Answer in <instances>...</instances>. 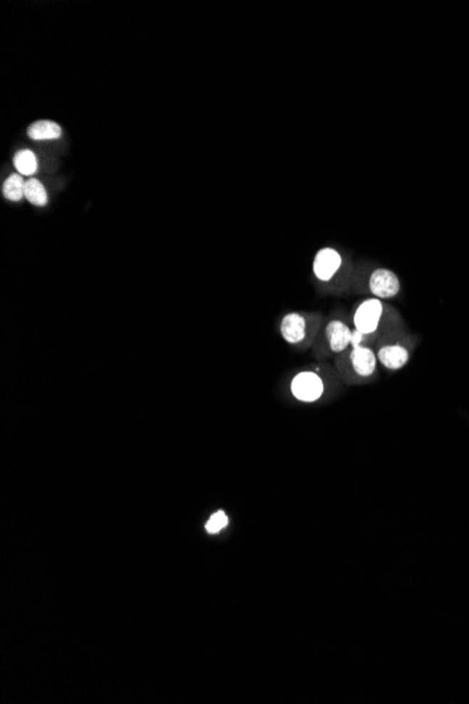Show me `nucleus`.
Returning <instances> with one entry per match:
<instances>
[{"instance_id": "1", "label": "nucleus", "mask_w": 469, "mask_h": 704, "mask_svg": "<svg viewBox=\"0 0 469 704\" xmlns=\"http://www.w3.org/2000/svg\"><path fill=\"white\" fill-rule=\"evenodd\" d=\"M291 389L299 401L312 402L324 394V382L314 373H301L294 378Z\"/></svg>"}, {"instance_id": "2", "label": "nucleus", "mask_w": 469, "mask_h": 704, "mask_svg": "<svg viewBox=\"0 0 469 704\" xmlns=\"http://www.w3.org/2000/svg\"><path fill=\"white\" fill-rule=\"evenodd\" d=\"M381 314H382V304L379 302V300H368L363 302L354 315L356 329H359L364 335L376 332Z\"/></svg>"}, {"instance_id": "3", "label": "nucleus", "mask_w": 469, "mask_h": 704, "mask_svg": "<svg viewBox=\"0 0 469 704\" xmlns=\"http://www.w3.org/2000/svg\"><path fill=\"white\" fill-rule=\"evenodd\" d=\"M399 280L396 275L391 270L379 269L376 270L370 279V290L379 298H391L395 297L399 291Z\"/></svg>"}, {"instance_id": "4", "label": "nucleus", "mask_w": 469, "mask_h": 704, "mask_svg": "<svg viewBox=\"0 0 469 704\" xmlns=\"http://www.w3.org/2000/svg\"><path fill=\"white\" fill-rule=\"evenodd\" d=\"M340 265H341L340 255L334 249L326 248L318 252L314 262V273L319 280L328 282L339 270Z\"/></svg>"}, {"instance_id": "5", "label": "nucleus", "mask_w": 469, "mask_h": 704, "mask_svg": "<svg viewBox=\"0 0 469 704\" xmlns=\"http://www.w3.org/2000/svg\"><path fill=\"white\" fill-rule=\"evenodd\" d=\"M350 359L353 363V369L356 370V373L359 376L368 377L374 373L376 356L370 349L361 347V346L354 347L351 354H350Z\"/></svg>"}, {"instance_id": "6", "label": "nucleus", "mask_w": 469, "mask_h": 704, "mask_svg": "<svg viewBox=\"0 0 469 704\" xmlns=\"http://www.w3.org/2000/svg\"><path fill=\"white\" fill-rule=\"evenodd\" d=\"M330 349L333 352L344 350L351 342V330L340 321H331L326 328Z\"/></svg>"}, {"instance_id": "7", "label": "nucleus", "mask_w": 469, "mask_h": 704, "mask_svg": "<svg viewBox=\"0 0 469 704\" xmlns=\"http://www.w3.org/2000/svg\"><path fill=\"white\" fill-rule=\"evenodd\" d=\"M27 136L34 141L58 140L62 136V128L53 121L40 120L29 127Z\"/></svg>"}, {"instance_id": "8", "label": "nucleus", "mask_w": 469, "mask_h": 704, "mask_svg": "<svg viewBox=\"0 0 469 704\" xmlns=\"http://www.w3.org/2000/svg\"><path fill=\"white\" fill-rule=\"evenodd\" d=\"M282 337L289 343H298L305 337V320L298 314H288L282 324Z\"/></svg>"}, {"instance_id": "9", "label": "nucleus", "mask_w": 469, "mask_h": 704, "mask_svg": "<svg viewBox=\"0 0 469 704\" xmlns=\"http://www.w3.org/2000/svg\"><path fill=\"white\" fill-rule=\"evenodd\" d=\"M381 363L391 369V370H398L403 367L409 359V353L405 347L396 345V346H385L379 350L378 353Z\"/></svg>"}, {"instance_id": "10", "label": "nucleus", "mask_w": 469, "mask_h": 704, "mask_svg": "<svg viewBox=\"0 0 469 704\" xmlns=\"http://www.w3.org/2000/svg\"><path fill=\"white\" fill-rule=\"evenodd\" d=\"M13 163H14V168L17 169V172L20 175H24V176H31L37 172L38 169V162H37V158L34 155V152H31L30 149H23V151H19L16 155H14V159H13Z\"/></svg>"}, {"instance_id": "11", "label": "nucleus", "mask_w": 469, "mask_h": 704, "mask_svg": "<svg viewBox=\"0 0 469 704\" xmlns=\"http://www.w3.org/2000/svg\"><path fill=\"white\" fill-rule=\"evenodd\" d=\"M24 197L27 198L29 203L43 207L48 203L47 191L43 186V183L37 179H29L24 186Z\"/></svg>"}, {"instance_id": "12", "label": "nucleus", "mask_w": 469, "mask_h": 704, "mask_svg": "<svg viewBox=\"0 0 469 704\" xmlns=\"http://www.w3.org/2000/svg\"><path fill=\"white\" fill-rule=\"evenodd\" d=\"M26 182L20 175H11L3 185V195L10 201H20L24 197Z\"/></svg>"}, {"instance_id": "13", "label": "nucleus", "mask_w": 469, "mask_h": 704, "mask_svg": "<svg viewBox=\"0 0 469 704\" xmlns=\"http://www.w3.org/2000/svg\"><path fill=\"white\" fill-rule=\"evenodd\" d=\"M227 524H228V517H227V515L224 512H217L214 516H211V519L208 520V523H207L205 527H207L208 533H218Z\"/></svg>"}, {"instance_id": "14", "label": "nucleus", "mask_w": 469, "mask_h": 704, "mask_svg": "<svg viewBox=\"0 0 469 704\" xmlns=\"http://www.w3.org/2000/svg\"><path fill=\"white\" fill-rule=\"evenodd\" d=\"M363 336H364V333H363V332H360L359 329L353 330V332H351V342H350V343H351L354 347H359V346H360V343H361V340H363Z\"/></svg>"}]
</instances>
